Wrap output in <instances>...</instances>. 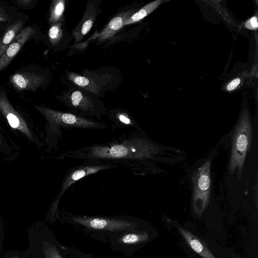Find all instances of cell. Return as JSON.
Instances as JSON below:
<instances>
[{
    "label": "cell",
    "mask_w": 258,
    "mask_h": 258,
    "mask_svg": "<svg viewBox=\"0 0 258 258\" xmlns=\"http://www.w3.org/2000/svg\"><path fill=\"white\" fill-rule=\"evenodd\" d=\"M158 148L142 139H131L119 143L89 147L86 156L99 159H142L157 153Z\"/></svg>",
    "instance_id": "cell-1"
},
{
    "label": "cell",
    "mask_w": 258,
    "mask_h": 258,
    "mask_svg": "<svg viewBox=\"0 0 258 258\" xmlns=\"http://www.w3.org/2000/svg\"><path fill=\"white\" fill-rule=\"evenodd\" d=\"M252 132L249 115L247 110H244L239 118L232 136L229 163L231 174L237 171L240 175L247 152L250 147Z\"/></svg>",
    "instance_id": "cell-2"
},
{
    "label": "cell",
    "mask_w": 258,
    "mask_h": 258,
    "mask_svg": "<svg viewBox=\"0 0 258 258\" xmlns=\"http://www.w3.org/2000/svg\"><path fill=\"white\" fill-rule=\"evenodd\" d=\"M211 160L208 159L193 175V206L195 212L202 213L206 208L210 195Z\"/></svg>",
    "instance_id": "cell-3"
},
{
    "label": "cell",
    "mask_w": 258,
    "mask_h": 258,
    "mask_svg": "<svg viewBox=\"0 0 258 258\" xmlns=\"http://www.w3.org/2000/svg\"><path fill=\"white\" fill-rule=\"evenodd\" d=\"M0 114L14 130L20 132L30 141L35 142L36 137L32 125L13 107L4 89H0Z\"/></svg>",
    "instance_id": "cell-4"
},
{
    "label": "cell",
    "mask_w": 258,
    "mask_h": 258,
    "mask_svg": "<svg viewBox=\"0 0 258 258\" xmlns=\"http://www.w3.org/2000/svg\"><path fill=\"white\" fill-rule=\"evenodd\" d=\"M51 125L89 128L99 127L98 122L72 113L53 110L45 106H35Z\"/></svg>",
    "instance_id": "cell-5"
},
{
    "label": "cell",
    "mask_w": 258,
    "mask_h": 258,
    "mask_svg": "<svg viewBox=\"0 0 258 258\" xmlns=\"http://www.w3.org/2000/svg\"><path fill=\"white\" fill-rule=\"evenodd\" d=\"M73 220L89 229L99 230L126 231L136 226L135 223L129 221L104 217L77 216L74 217Z\"/></svg>",
    "instance_id": "cell-6"
},
{
    "label": "cell",
    "mask_w": 258,
    "mask_h": 258,
    "mask_svg": "<svg viewBox=\"0 0 258 258\" xmlns=\"http://www.w3.org/2000/svg\"><path fill=\"white\" fill-rule=\"evenodd\" d=\"M108 168L109 167L106 165H87L79 166L72 169L71 171H69L66 175L63 180L61 189L53 203L54 207L57 205L60 198L66 190L73 183L86 176L94 174Z\"/></svg>",
    "instance_id": "cell-7"
},
{
    "label": "cell",
    "mask_w": 258,
    "mask_h": 258,
    "mask_svg": "<svg viewBox=\"0 0 258 258\" xmlns=\"http://www.w3.org/2000/svg\"><path fill=\"white\" fill-rule=\"evenodd\" d=\"M35 32L32 27L28 26L23 28L16 36L0 57V72L10 64L23 45L34 34Z\"/></svg>",
    "instance_id": "cell-8"
},
{
    "label": "cell",
    "mask_w": 258,
    "mask_h": 258,
    "mask_svg": "<svg viewBox=\"0 0 258 258\" xmlns=\"http://www.w3.org/2000/svg\"><path fill=\"white\" fill-rule=\"evenodd\" d=\"M44 76L34 73L19 72L10 78L13 86L19 91H35L44 83Z\"/></svg>",
    "instance_id": "cell-9"
},
{
    "label": "cell",
    "mask_w": 258,
    "mask_h": 258,
    "mask_svg": "<svg viewBox=\"0 0 258 258\" xmlns=\"http://www.w3.org/2000/svg\"><path fill=\"white\" fill-rule=\"evenodd\" d=\"M98 13V8L95 4H87L82 18L72 32L75 43L82 40L90 31Z\"/></svg>",
    "instance_id": "cell-10"
},
{
    "label": "cell",
    "mask_w": 258,
    "mask_h": 258,
    "mask_svg": "<svg viewBox=\"0 0 258 258\" xmlns=\"http://www.w3.org/2000/svg\"><path fill=\"white\" fill-rule=\"evenodd\" d=\"M63 99L71 107L82 111L91 112L95 108L92 98L82 89H75L67 92Z\"/></svg>",
    "instance_id": "cell-11"
},
{
    "label": "cell",
    "mask_w": 258,
    "mask_h": 258,
    "mask_svg": "<svg viewBox=\"0 0 258 258\" xmlns=\"http://www.w3.org/2000/svg\"><path fill=\"white\" fill-rule=\"evenodd\" d=\"M136 11V9H130L118 14L113 18L102 29L98 36V40L103 42L112 37L122 27L125 20Z\"/></svg>",
    "instance_id": "cell-12"
},
{
    "label": "cell",
    "mask_w": 258,
    "mask_h": 258,
    "mask_svg": "<svg viewBox=\"0 0 258 258\" xmlns=\"http://www.w3.org/2000/svg\"><path fill=\"white\" fill-rule=\"evenodd\" d=\"M25 22L23 19L18 18L9 23L7 26L4 33L0 37V57L22 29Z\"/></svg>",
    "instance_id": "cell-13"
},
{
    "label": "cell",
    "mask_w": 258,
    "mask_h": 258,
    "mask_svg": "<svg viewBox=\"0 0 258 258\" xmlns=\"http://www.w3.org/2000/svg\"><path fill=\"white\" fill-rule=\"evenodd\" d=\"M179 231L192 249L203 258H216L201 240L191 232L182 228H179Z\"/></svg>",
    "instance_id": "cell-14"
},
{
    "label": "cell",
    "mask_w": 258,
    "mask_h": 258,
    "mask_svg": "<svg viewBox=\"0 0 258 258\" xmlns=\"http://www.w3.org/2000/svg\"><path fill=\"white\" fill-rule=\"evenodd\" d=\"M163 2L160 0L155 1L146 5L127 18L124 22L123 26L133 24L142 20L155 10Z\"/></svg>",
    "instance_id": "cell-15"
},
{
    "label": "cell",
    "mask_w": 258,
    "mask_h": 258,
    "mask_svg": "<svg viewBox=\"0 0 258 258\" xmlns=\"http://www.w3.org/2000/svg\"><path fill=\"white\" fill-rule=\"evenodd\" d=\"M65 9V1L56 0L52 2L50 9L49 22L51 24L59 23L61 19Z\"/></svg>",
    "instance_id": "cell-16"
},
{
    "label": "cell",
    "mask_w": 258,
    "mask_h": 258,
    "mask_svg": "<svg viewBox=\"0 0 258 258\" xmlns=\"http://www.w3.org/2000/svg\"><path fill=\"white\" fill-rule=\"evenodd\" d=\"M149 239L146 232L127 234L119 239V242L124 244H134L144 242Z\"/></svg>",
    "instance_id": "cell-17"
},
{
    "label": "cell",
    "mask_w": 258,
    "mask_h": 258,
    "mask_svg": "<svg viewBox=\"0 0 258 258\" xmlns=\"http://www.w3.org/2000/svg\"><path fill=\"white\" fill-rule=\"evenodd\" d=\"M48 37L52 44H57L62 37L61 24L57 23L52 24L48 31Z\"/></svg>",
    "instance_id": "cell-18"
},
{
    "label": "cell",
    "mask_w": 258,
    "mask_h": 258,
    "mask_svg": "<svg viewBox=\"0 0 258 258\" xmlns=\"http://www.w3.org/2000/svg\"><path fill=\"white\" fill-rule=\"evenodd\" d=\"M43 248L45 258H62L56 247L51 243L44 242Z\"/></svg>",
    "instance_id": "cell-19"
},
{
    "label": "cell",
    "mask_w": 258,
    "mask_h": 258,
    "mask_svg": "<svg viewBox=\"0 0 258 258\" xmlns=\"http://www.w3.org/2000/svg\"><path fill=\"white\" fill-rule=\"evenodd\" d=\"M258 26L257 19L256 17H253L248 20L245 23V26L247 29L255 30Z\"/></svg>",
    "instance_id": "cell-20"
},
{
    "label": "cell",
    "mask_w": 258,
    "mask_h": 258,
    "mask_svg": "<svg viewBox=\"0 0 258 258\" xmlns=\"http://www.w3.org/2000/svg\"><path fill=\"white\" fill-rule=\"evenodd\" d=\"M33 0H18L14 2L17 6L21 8H28L29 6H32L34 3Z\"/></svg>",
    "instance_id": "cell-21"
},
{
    "label": "cell",
    "mask_w": 258,
    "mask_h": 258,
    "mask_svg": "<svg viewBox=\"0 0 258 258\" xmlns=\"http://www.w3.org/2000/svg\"><path fill=\"white\" fill-rule=\"evenodd\" d=\"M240 83V79L239 78H236L233 80L229 83L226 86V89L228 91H232L235 89L239 85Z\"/></svg>",
    "instance_id": "cell-22"
},
{
    "label": "cell",
    "mask_w": 258,
    "mask_h": 258,
    "mask_svg": "<svg viewBox=\"0 0 258 258\" xmlns=\"http://www.w3.org/2000/svg\"><path fill=\"white\" fill-rule=\"evenodd\" d=\"M9 149L7 142L0 132V150L8 152V151H9Z\"/></svg>",
    "instance_id": "cell-23"
},
{
    "label": "cell",
    "mask_w": 258,
    "mask_h": 258,
    "mask_svg": "<svg viewBox=\"0 0 258 258\" xmlns=\"http://www.w3.org/2000/svg\"><path fill=\"white\" fill-rule=\"evenodd\" d=\"M117 117L121 122L124 124L130 125L132 124L130 119L122 113L118 114L117 115Z\"/></svg>",
    "instance_id": "cell-24"
},
{
    "label": "cell",
    "mask_w": 258,
    "mask_h": 258,
    "mask_svg": "<svg viewBox=\"0 0 258 258\" xmlns=\"http://www.w3.org/2000/svg\"><path fill=\"white\" fill-rule=\"evenodd\" d=\"M9 16L4 9L0 8V22H5L8 21Z\"/></svg>",
    "instance_id": "cell-25"
},
{
    "label": "cell",
    "mask_w": 258,
    "mask_h": 258,
    "mask_svg": "<svg viewBox=\"0 0 258 258\" xmlns=\"http://www.w3.org/2000/svg\"><path fill=\"white\" fill-rule=\"evenodd\" d=\"M12 258H18V257H12Z\"/></svg>",
    "instance_id": "cell-26"
}]
</instances>
